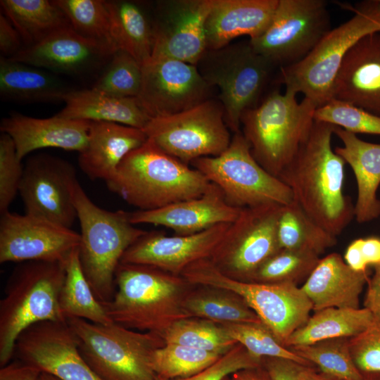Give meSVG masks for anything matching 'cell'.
<instances>
[{
    "label": "cell",
    "mask_w": 380,
    "mask_h": 380,
    "mask_svg": "<svg viewBox=\"0 0 380 380\" xmlns=\"http://www.w3.org/2000/svg\"><path fill=\"white\" fill-rule=\"evenodd\" d=\"M332 99L380 116V32L365 36L348 51L335 80Z\"/></svg>",
    "instance_id": "23"
},
{
    "label": "cell",
    "mask_w": 380,
    "mask_h": 380,
    "mask_svg": "<svg viewBox=\"0 0 380 380\" xmlns=\"http://www.w3.org/2000/svg\"><path fill=\"white\" fill-rule=\"evenodd\" d=\"M330 30L325 1L278 0L266 30L249 42L280 69L303 60Z\"/></svg>",
    "instance_id": "13"
},
{
    "label": "cell",
    "mask_w": 380,
    "mask_h": 380,
    "mask_svg": "<svg viewBox=\"0 0 380 380\" xmlns=\"http://www.w3.org/2000/svg\"><path fill=\"white\" fill-rule=\"evenodd\" d=\"M24 49L21 37L11 20L2 13L0 14L1 56L11 58Z\"/></svg>",
    "instance_id": "48"
},
{
    "label": "cell",
    "mask_w": 380,
    "mask_h": 380,
    "mask_svg": "<svg viewBox=\"0 0 380 380\" xmlns=\"http://www.w3.org/2000/svg\"><path fill=\"white\" fill-rule=\"evenodd\" d=\"M211 87L196 65L166 58H151L142 65L137 97L151 118L190 109L212 98Z\"/></svg>",
    "instance_id": "16"
},
{
    "label": "cell",
    "mask_w": 380,
    "mask_h": 380,
    "mask_svg": "<svg viewBox=\"0 0 380 380\" xmlns=\"http://www.w3.org/2000/svg\"><path fill=\"white\" fill-rule=\"evenodd\" d=\"M241 209L229 204L220 188L211 183L199 197L156 210L129 212V217L133 224L163 226L176 235H190L219 224L232 223Z\"/></svg>",
    "instance_id": "22"
},
{
    "label": "cell",
    "mask_w": 380,
    "mask_h": 380,
    "mask_svg": "<svg viewBox=\"0 0 380 380\" xmlns=\"http://www.w3.org/2000/svg\"><path fill=\"white\" fill-rule=\"evenodd\" d=\"M80 242L79 233L46 219L9 210L1 214V263H65L70 253L79 247Z\"/></svg>",
    "instance_id": "17"
},
{
    "label": "cell",
    "mask_w": 380,
    "mask_h": 380,
    "mask_svg": "<svg viewBox=\"0 0 380 380\" xmlns=\"http://www.w3.org/2000/svg\"><path fill=\"white\" fill-rule=\"evenodd\" d=\"M113 53L70 27L24 48L11 59L57 73L80 75L104 68Z\"/></svg>",
    "instance_id": "21"
},
{
    "label": "cell",
    "mask_w": 380,
    "mask_h": 380,
    "mask_svg": "<svg viewBox=\"0 0 380 380\" xmlns=\"http://www.w3.org/2000/svg\"><path fill=\"white\" fill-rule=\"evenodd\" d=\"M12 139L1 132L0 136V213L8 211L18 193L24 167Z\"/></svg>",
    "instance_id": "45"
},
{
    "label": "cell",
    "mask_w": 380,
    "mask_h": 380,
    "mask_svg": "<svg viewBox=\"0 0 380 380\" xmlns=\"http://www.w3.org/2000/svg\"><path fill=\"white\" fill-rule=\"evenodd\" d=\"M115 281L117 289L113 298L103 304L115 324L163 337L176 322L190 317L184 300L194 286L182 275L120 262Z\"/></svg>",
    "instance_id": "2"
},
{
    "label": "cell",
    "mask_w": 380,
    "mask_h": 380,
    "mask_svg": "<svg viewBox=\"0 0 380 380\" xmlns=\"http://www.w3.org/2000/svg\"><path fill=\"white\" fill-rule=\"evenodd\" d=\"M143 130L158 148L189 165L220 155L232 137L223 106L213 98L179 113L151 118Z\"/></svg>",
    "instance_id": "12"
},
{
    "label": "cell",
    "mask_w": 380,
    "mask_h": 380,
    "mask_svg": "<svg viewBox=\"0 0 380 380\" xmlns=\"http://www.w3.org/2000/svg\"><path fill=\"white\" fill-rule=\"evenodd\" d=\"M334 134L343 146L334 151L348 164L356 179L357 196L354 205V218L365 223L380 216V144L363 141L357 134L335 127Z\"/></svg>",
    "instance_id": "28"
},
{
    "label": "cell",
    "mask_w": 380,
    "mask_h": 380,
    "mask_svg": "<svg viewBox=\"0 0 380 380\" xmlns=\"http://www.w3.org/2000/svg\"><path fill=\"white\" fill-rule=\"evenodd\" d=\"M374 314L364 308H329L315 312L296 330L285 347L303 346L321 341L351 338L363 331L371 323Z\"/></svg>",
    "instance_id": "33"
},
{
    "label": "cell",
    "mask_w": 380,
    "mask_h": 380,
    "mask_svg": "<svg viewBox=\"0 0 380 380\" xmlns=\"http://www.w3.org/2000/svg\"><path fill=\"white\" fill-rule=\"evenodd\" d=\"M41 373L37 367L18 360L1 367L0 380H38Z\"/></svg>",
    "instance_id": "50"
},
{
    "label": "cell",
    "mask_w": 380,
    "mask_h": 380,
    "mask_svg": "<svg viewBox=\"0 0 380 380\" xmlns=\"http://www.w3.org/2000/svg\"><path fill=\"white\" fill-rule=\"evenodd\" d=\"M228 335L241 344L253 355L259 357H279L291 360L303 366L314 367L290 348L284 346L262 323L220 324Z\"/></svg>",
    "instance_id": "43"
},
{
    "label": "cell",
    "mask_w": 380,
    "mask_h": 380,
    "mask_svg": "<svg viewBox=\"0 0 380 380\" xmlns=\"http://www.w3.org/2000/svg\"><path fill=\"white\" fill-rule=\"evenodd\" d=\"M203 80L220 91L225 122L233 133L241 131V117L261 101L274 69L249 40L206 50L196 65Z\"/></svg>",
    "instance_id": "9"
},
{
    "label": "cell",
    "mask_w": 380,
    "mask_h": 380,
    "mask_svg": "<svg viewBox=\"0 0 380 380\" xmlns=\"http://www.w3.org/2000/svg\"><path fill=\"white\" fill-rule=\"evenodd\" d=\"M105 4L118 49L128 53L144 65L152 57L153 15L139 1L113 0L105 1Z\"/></svg>",
    "instance_id": "31"
},
{
    "label": "cell",
    "mask_w": 380,
    "mask_h": 380,
    "mask_svg": "<svg viewBox=\"0 0 380 380\" xmlns=\"http://www.w3.org/2000/svg\"><path fill=\"white\" fill-rule=\"evenodd\" d=\"M354 362L363 374L380 376V315H374L369 326L348 340Z\"/></svg>",
    "instance_id": "46"
},
{
    "label": "cell",
    "mask_w": 380,
    "mask_h": 380,
    "mask_svg": "<svg viewBox=\"0 0 380 380\" xmlns=\"http://www.w3.org/2000/svg\"><path fill=\"white\" fill-rule=\"evenodd\" d=\"M3 13L19 32L24 48L32 46L53 33L72 27L55 1L1 0Z\"/></svg>",
    "instance_id": "32"
},
{
    "label": "cell",
    "mask_w": 380,
    "mask_h": 380,
    "mask_svg": "<svg viewBox=\"0 0 380 380\" xmlns=\"http://www.w3.org/2000/svg\"><path fill=\"white\" fill-rule=\"evenodd\" d=\"M38 380H61L55 376L49 373L42 372Z\"/></svg>",
    "instance_id": "56"
},
{
    "label": "cell",
    "mask_w": 380,
    "mask_h": 380,
    "mask_svg": "<svg viewBox=\"0 0 380 380\" xmlns=\"http://www.w3.org/2000/svg\"><path fill=\"white\" fill-rule=\"evenodd\" d=\"M281 206L242 208L210 260L225 275L250 281L257 270L281 249L277 222Z\"/></svg>",
    "instance_id": "14"
},
{
    "label": "cell",
    "mask_w": 380,
    "mask_h": 380,
    "mask_svg": "<svg viewBox=\"0 0 380 380\" xmlns=\"http://www.w3.org/2000/svg\"><path fill=\"white\" fill-rule=\"evenodd\" d=\"M362 252L368 265L374 267L380 264V239L369 237L362 239Z\"/></svg>",
    "instance_id": "53"
},
{
    "label": "cell",
    "mask_w": 380,
    "mask_h": 380,
    "mask_svg": "<svg viewBox=\"0 0 380 380\" xmlns=\"http://www.w3.org/2000/svg\"><path fill=\"white\" fill-rule=\"evenodd\" d=\"M190 165L217 186L233 206L285 205L293 201L289 187L254 158L241 131L234 133L220 155L196 159Z\"/></svg>",
    "instance_id": "11"
},
{
    "label": "cell",
    "mask_w": 380,
    "mask_h": 380,
    "mask_svg": "<svg viewBox=\"0 0 380 380\" xmlns=\"http://www.w3.org/2000/svg\"><path fill=\"white\" fill-rule=\"evenodd\" d=\"M141 80L142 66L128 53L119 49L91 88L113 97H137Z\"/></svg>",
    "instance_id": "41"
},
{
    "label": "cell",
    "mask_w": 380,
    "mask_h": 380,
    "mask_svg": "<svg viewBox=\"0 0 380 380\" xmlns=\"http://www.w3.org/2000/svg\"><path fill=\"white\" fill-rule=\"evenodd\" d=\"M301 380H341L317 370L314 367L302 366L300 372Z\"/></svg>",
    "instance_id": "55"
},
{
    "label": "cell",
    "mask_w": 380,
    "mask_h": 380,
    "mask_svg": "<svg viewBox=\"0 0 380 380\" xmlns=\"http://www.w3.org/2000/svg\"><path fill=\"white\" fill-rule=\"evenodd\" d=\"M346 22L331 29L303 60L279 69L278 82L314 101L332 99L335 80L351 48L365 36L380 32V0L364 1Z\"/></svg>",
    "instance_id": "7"
},
{
    "label": "cell",
    "mask_w": 380,
    "mask_h": 380,
    "mask_svg": "<svg viewBox=\"0 0 380 380\" xmlns=\"http://www.w3.org/2000/svg\"><path fill=\"white\" fill-rule=\"evenodd\" d=\"M315 120L329 123L357 134L380 135V116L336 99L318 107Z\"/></svg>",
    "instance_id": "44"
},
{
    "label": "cell",
    "mask_w": 380,
    "mask_h": 380,
    "mask_svg": "<svg viewBox=\"0 0 380 380\" xmlns=\"http://www.w3.org/2000/svg\"><path fill=\"white\" fill-rule=\"evenodd\" d=\"M167 154L151 141L130 152L108 189L139 210H151L202 196L211 182L198 170Z\"/></svg>",
    "instance_id": "3"
},
{
    "label": "cell",
    "mask_w": 380,
    "mask_h": 380,
    "mask_svg": "<svg viewBox=\"0 0 380 380\" xmlns=\"http://www.w3.org/2000/svg\"><path fill=\"white\" fill-rule=\"evenodd\" d=\"M368 287L364 300V308L374 315H380V264L375 266L372 277L368 280Z\"/></svg>",
    "instance_id": "51"
},
{
    "label": "cell",
    "mask_w": 380,
    "mask_h": 380,
    "mask_svg": "<svg viewBox=\"0 0 380 380\" xmlns=\"http://www.w3.org/2000/svg\"><path fill=\"white\" fill-rule=\"evenodd\" d=\"M14 355L61 380H103L82 356L67 321L32 325L17 339Z\"/></svg>",
    "instance_id": "19"
},
{
    "label": "cell",
    "mask_w": 380,
    "mask_h": 380,
    "mask_svg": "<svg viewBox=\"0 0 380 380\" xmlns=\"http://www.w3.org/2000/svg\"><path fill=\"white\" fill-rule=\"evenodd\" d=\"M54 1L65 13L76 33L96 42L112 53L118 50L111 34L110 18L105 1Z\"/></svg>",
    "instance_id": "37"
},
{
    "label": "cell",
    "mask_w": 380,
    "mask_h": 380,
    "mask_svg": "<svg viewBox=\"0 0 380 380\" xmlns=\"http://www.w3.org/2000/svg\"><path fill=\"white\" fill-rule=\"evenodd\" d=\"M72 90L46 70L0 57V94L2 99L21 103L63 101Z\"/></svg>",
    "instance_id": "30"
},
{
    "label": "cell",
    "mask_w": 380,
    "mask_h": 380,
    "mask_svg": "<svg viewBox=\"0 0 380 380\" xmlns=\"http://www.w3.org/2000/svg\"><path fill=\"white\" fill-rule=\"evenodd\" d=\"M296 95L289 89L284 93L274 89L241 117V131L253 156L277 177L308 137L318 108L305 97L298 102Z\"/></svg>",
    "instance_id": "4"
},
{
    "label": "cell",
    "mask_w": 380,
    "mask_h": 380,
    "mask_svg": "<svg viewBox=\"0 0 380 380\" xmlns=\"http://www.w3.org/2000/svg\"><path fill=\"white\" fill-rule=\"evenodd\" d=\"M262 365L272 380H301L302 366L291 360L279 357H263Z\"/></svg>",
    "instance_id": "49"
},
{
    "label": "cell",
    "mask_w": 380,
    "mask_h": 380,
    "mask_svg": "<svg viewBox=\"0 0 380 380\" xmlns=\"http://www.w3.org/2000/svg\"><path fill=\"white\" fill-rule=\"evenodd\" d=\"M77 182L68 161L47 153L30 156L19 189L25 213L71 228L77 218L72 192Z\"/></svg>",
    "instance_id": "15"
},
{
    "label": "cell",
    "mask_w": 380,
    "mask_h": 380,
    "mask_svg": "<svg viewBox=\"0 0 380 380\" xmlns=\"http://www.w3.org/2000/svg\"><path fill=\"white\" fill-rule=\"evenodd\" d=\"M277 4L278 0H213L205 25L206 50L220 49L241 36L259 37Z\"/></svg>",
    "instance_id": "25"
},
{
    "label": "cell",
    "mask_w": 380,
    "mask_h": 380,
    "mask_svg": "<svg viewBox=\"0 0 380 380\" xmlns=\"http://www.w3.org/2000/svg\"><path fill=\"white\" fill-rule=\"evenodd\" d=\"M277 237L281 249L308 251L318 255L337 243V237L312 220L295 201L281 208Z\"/></svg>",
    "instance_id": "36"
},
{
    "label": "cell",
    "mask_w": 380,
    "mask_h": 380,
    "mask_svg": "<svg viewBox=\"0 0 380 380\" xmlns=\"http://www.w3.org/2000/svg\"><path fill=\"white\" fill-rule=\"evenodd\" d=\"M262 360L251 355L241 344L236 343L205 369L188 377L172 380H223L239 370L261 366Z\"/></svg>",
    "instance_id": "47"
},
{
    "label": "cell",
    "mask_w": 380,
    "mask_h": 380,
    "mask_svg": "<svg viewBox=\"0 0 380 380\" xmlns=\"http://www.w3.org/2000/svg\"><path fill=\"white\" fill-rule=\"evenodd\" d=\"M91 121L61 118H35L13 113L2 119L1 132L13 140L22 160L30 153L44 148L82 152L86 147Z\"/></svg>",
    "instance_id": "24"
},
{
    "label": "cell",
    "mask_w": 380,
    "mask_h": 380,
    "mask_svg": "<svg viewBox=\"0 0 380 380\" xmlns=\"http://www.w3.org/2000/svg\"><path fill=\"white\" fill-rule=\"evenodd\" d=\"M148 138L143 129L113 122H91L85 148L78 163L92 180L110 179L123 159Z\"/></svg>",
    "instance_id": "26"
},
{
    "label": "cell",
    "mask_w": 380,
    "mask_h": 380,
    "mask_svg": "<svg viewBox=\"0 0 380 380\" xmlns=\"http://www.w3.org/2000/svg\"><path fill=\"white\" fill-rule=\"evenodd\" d=\"M221 356L202 349L165 343L154 353L152 366L158 380H172L192 376Z\"/></svg>",
    "instance_id": "40"
},
{
    "label": "cell",
    "mask_w": 380,
    "mask_h": 380,
    "mask_svg": "<svg viewBox=\"0 0 380 380\" xmlns=\"http://www.w3.org/2000/svg\"><path fill=\"white\" fill-rule=\"evenodd\" d=\"M64 263L20 262L11 274L0 301V365L14 356L19 336L33 324L65 322L59 304L65 279Z\"/></svg>",
    "instance_id": "6"
},
{
    "label": "cell",
    "mask_w": 380,
    "mask_h": 380,
    "mask_svg": "<svg viewBox=\"0 0 380 380\" xmlns=\"http://www.w3.org/2000/svg\"><path fill=\"white\" fill-rule=\"evenodd\" d=\"M72 198L80 225V265L96 297L106 303L114 296L115 273L122 256L146 231L131 223L129 212L99 207L79 182Z\"/></svg>",
    "instance_id": "5"
},
{
    "label": "cell",
    "mask_w": 380,
    "mask_h": 380,
    "mask_svg": "<svg viewBox=\"0 0 380 380\" xmlns=\"http://www.w3.org/2000/svg\"><path fill=\"white\" fill-rule=\"evenodd\" d=\"M369 280L367 272L351 269L338 254L320 258L301 286L315 312L329 308H359L360 295Z\"/></svg>",
    "instance_id": "27"
},
{
    "label": "cell",
    "mask_w": 380,
    "mask_h": 380,
    "mask_svg": "<svg viewBox=\"0 0 380 380\" xmlns=\"http://www.w3.org/2000/svg\"><path fill=\"white\" fill-rule=\"evenodd\" d=\"M184 308L189 317L218 324L262 323L241 297L224 289L194 286L185 297Z\"/></svg>",
    "instance_id": "34"
},
{
    "label": "cell",
    "mask_w": 380,
    "mask_h": 380,
    "mask_svg": "<svg viewBox=\"0 0 380 380\" xmlns=\"http://www.w3.org/2000/svg\"><path fill=\"white\" fill-rule=\"evenodd\" d=\"M230 224H219L190 235L146 232L126 251L120 262L151 266L181 275L193 263L212 258Z\"/></svg>",
    "instance_id": "20"
},
{
    "label": "cell",
    "mask_w": 380,
    "mask_h": 380,
    "mask_svg": "<svg viewBox=\"0 0 380 380\" xmlns=\"http://www.w3.org/2000/svg\"><path fill=\"white\" fill-rule=\"evenodd\" d=\"M66 321L82 356L103 380H158L152 360L156 350L165 344L163 336L114 322L96 324L80 318Z\"/></svg>",
    "instance_id": "8"
},
{
    "label": "cell",
    "mask_w": 380,
    "mask_h": 380,
    "mask_svg": "<svg viewBox=\"0 0 380 380\" xmlns=\"http://www.w3.org/2000/svg\"><path fill=\"white\" fill-rule=\"evenodd\" d=\"M64 265L65 274L59 304L65 318H80L96 324L113 323L84 274L79 259V247L70 253Z\"/></svg>",
    "instance_id": "35"
},
{
    "label": "cell",
    "mask_w": 380,
    "mask_h": 380,
    "mask_svg": "<svg viewBox=\"0 0 380 380\" xmlns=\"http://www.w3.org/2000/svg\"><path fill=\"white\" fill-rule=\"evenodd\" d=\"M348 340L332 338L289 348L324 374L341 380H364L351 355Z\"/></svg>",
    "instance_id": "38"
},
{
    "label": "cell",
    "mask_w": 380,
    "mask_h": 380,
    "mask_svg": "<svg viewBox=\"0 0 380 380\" xmlns=\"http://www.w3.org/2000/svg\"><path fill=\"white\" fill-rule=\"evenodd\" d=\"M182 276L191 285L224 289L239 295L284 346L313 309L301 287L294 283L237 280L223 274L210 260L193 263Z\"/></svg>",
    "instance_id": "10"
},
{
    "label": "cell",
    "mask_w": 380,
    "mask_h": 380,
    "mask_svg": "<svg viewBox=\"0 0 380 380\" xmlns=\"http://www.w3.org/2000/svg\"><path fill=\"white\" fill-rule=\"evenodd\" d=\"M165 343H177L224 355L237 343L218 323L198 317L176 322L163 335Z\"/></svg>",
    "instance_id": "39"
},
{
    "label": "cell",
    "mask_w": 380,
    "mask_h": 380,
    "mask_svg": "<svg viewBox=\"0 0 380 380\" xmlns=\"http://www.w3.org/2000/svg\"><path fill=\"white\" fill-rule=\"evenodd\" d=\"M231 380H272L262 366L239 370L230 375Z\"/></svg>",
    "instance_id": "54"
},
{
    "label": "cell",
    "mask_w": 380,
    "mask_h": 380,
    "mask_svg": "<svg viewBox=\"0 0 380 380\" xmlns=\"http://www.w3.org/2000/svg\"><path fill=\"white\" fill-rule=\"evenodd\" d=\"M57 115L67 119L107 122L143 129L151 119L137 97L118 98L91 88L70 90Z\"/></svg>",
    "instance_id": "29"
},
{
    "label": "cell",
    "mask_w": 380,
    "mask_h": 380,
    "mask_svg": "<svg viewBox=\"0 0 380 380\" xmlns=\"http://www.w3.org/2000/svg\"><path fill=\"white\" fill-rule=\"evenodd\" d=\"M334 128L315 120L308 137L278 178L303 211L337 237L354 218V205L343 190L346 163L332 148Z\"/></svg>",
    "instance_id": "1"
},
{
    "label": "cell",
    "mask_w": 380,
    "mask_h": 380,
    "mask_svg": "<svg viewBox=\"0 0 380 380\" xmlns=\"http://www.w3.org/2000/svg\"><path fill=\"white\" fill-rule=\"evenodd\" d=\"M223 380H231L230 376L224 378Z\"/></svg>",
    "instance_id": "58"
},
{
    "label": "cell",
    "mask_w": 380,
    "mask_h": 380,
    "mask_svg": "<svg viewBox=\"0 0 380 380\" xmlns=\"http://www.w3.org/2000/svg\"><path fill=\"white\" fill-rule=\"evenodd\" d=\"M362 239L353 241L347 247L343 260L346 263L356 272L367 271V265L362 252Z\"/></svg>",
    "instance_id": "52"
},
{
    "label": "cell",
    "mask_w": 380,
    "mask_h": 380,
    "mask_svg": "<svg viewBox=\"0 0 380 380\" xmlns=\"http://www.w3.org/2000/svg\"><path fill=\"white\" fill-rule=\"evenodd\" d=\"M319 260V255L312 252L280 249L266 260L248 281L297 284L309 277Z\"/></svg>",
    "instance_id": "42"
},
{
    "label": "cell",
    "mask_w": 380,
    "mask_h": 380,
    "mask_svg": "<svg viewBox=\"0 0 380 380\" xmlns=\"http://www.w3.org/2000/svg\"><path fill=\"white\" fill-rule=\"evenodd\" d=\"M213 0H162L153 13L151 58L196 65L206 51L205 25Z\"/></svg>",
    "instance_id": "18"
},
{
    "label": "cell",
    "mask_w": 380,
    "mask_h": 380,
    "mask_svg": "<svg viewBox=\"0 0 380 380\" xmlns=\"http://www.w3.org/2000/svg\"><path fill=\"white\" fill-rule=\"evenodd\" d=\"M364 380H380V376L376 374H364Z\"/></svg>",
    "instance_id": "57"
}]
</instances>
